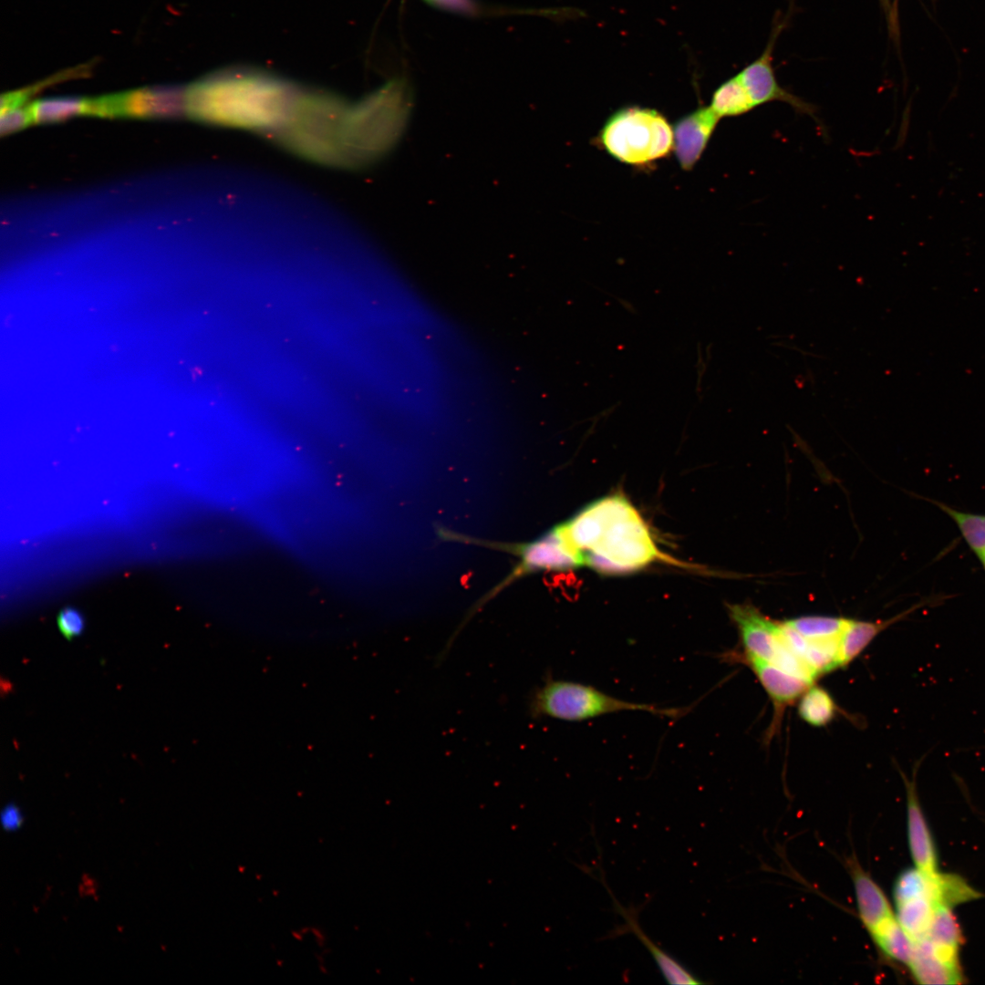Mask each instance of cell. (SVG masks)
Instances as JSON below:
<instances>
[{
  "label": "cell",
  "mask_w": 985,
  "mask_h": 985,
  "mask_svg": "<svg viewBox=\"0 0 985 985\" xmlns=\"http://www.w3.org/2000/svg\"><path fill=\"white\" fill-rule=\"evenodd\" d=\"M560 524L585 565L602 575L634 574L658 561L687 566L659 549L648 523L620 493L592 502Z\"/></svg>",
  "instance_id": "obj_1"
},
{
  "label": "cell",
  "mask_w": 985,
  "mask_h": 985,
  "mask_svg": "<svg viewBox=\"0 0 985 985\" xmlns=\"http://www.w3.org/2000/svg\"><path fill=\"white\" fill-rule=\"evenodd\" d=\"M302 88L251 68H228L185 88V114L196 120L268 136L288 117Z\"/></svg>",
  "instance_id": "obj_2"
},
{
  "label": "cell",
  "mask_w": 985,
  "mask_h": 985,
  "mask_svg": "<svg viewBox=\"0 0 985 985\" xmlns=\"http://www.w3.org/2000/svg\"><path fill=\"white\" fill-rule=\"evenodd\" d=\"M411 95L403 79H393L357 103H348L342 128L344 168L366 166L386 154L399 139Z\"/></svg>",
  "instance_id": "obj_3"
},
{
  "label": "cell",
  "mask_w": 985,
  "mask_h": 985,
  "mask_svg": "<svg viewBox=\"0 0 985 985\" xmlns=\"http://www.w3.org/2000/svg\"><path fill=\"white\" fill-rule=\"evenodd\" d=\"M598 144L614 159L646 165L674 148L673 128L658 110L627 107L612 114L600 130Z\"/></svg>",
  "instance_id": "obj_4"
},
{
  "label": "cell",
  "mask_w": 985,
  "mask_h": 985,
  "mask_svg": "<svg viewBox=\"0 0 985 985\" xmlns=\"http://www.w3.org/2000/svg\"><path fill=\"white\" fill-rule=\"evenodd\" d=\"M528 710L533 718L548 717L566 721H581L625 710L647 711L669 718L684 713L680 709L627 701L589 685L552 678H547L531 693Z\"/></svg>",
  "instance_id": "obj_5"
},
{
  "label": "cell",
  "mask_w": 985,
  "mask_h": 985,
  "mask_svg": "<svg viewBox=\"0 0 985 985\" xmlns=\"http://www.w3.org/2000/svg\"><path fill=\"white\" fill-rule=\"evenodd\" d=\"M727 607L729 616L740 634L743 658L769 662L814 682L817 675L787 647L779 621L768 618L751 604H731Z\"/></svg>",
  "instance_id": "obj_6"
},
{
  "label": "cell",
  "mask_w": 985,
  "mask_h": 985,
  "mask_svg": "<svg viewBox=\"0 0 985 985\" xmlns=\"http://www.w3.org/2000/svg\"><path fill=\"white\" fill-rule=\"evenodd\" d=\"M185 114V88L161 86L92 98L98 117H175Z\"/></svg>",
  "instance_id": "obj_7"
},
{
  "label": "cell",
  "mask_w": 985,
  "mask_h": 985,
  "mask_svg": "<svg viewBox=\"0 0 985 985\" xmlns=\"http://www.w3.org/2000/svg\"><path fill=\"white\" fill-rule=\"evenodd\" d=\"M779 31L780 26L774 28L773 36H771L762 55L744 67L738 76L755 107L773 101L783 102L796 112L809 115L816 120L815 107L782 88L775 78L772 61Z\"/></svg>",
  "instance_id": "obj_8"
},
{
  "label": "cell",
  "mask_w": 985,
  "mask_h": 985,
  "mask_svg": "<svg viewBox=\"0 0 985 985\" xmlns=\"http://www.w3.org/2000/svg\"><path fill=\"white\" fill-rule=\"evenodd\" d=\"M601 882L607 888L613 900L614 911L620 915L625 924L616 927L605 938H613L624 934H633L648 950L656 961L661 974L670 984H701L703 981L698 979L687 968L682 966L677 959L657 946L642 930L638 924V912L637 907H623L613 896L610 888L605 882L604 873L601 871Z\"/></svg>",
  "instance_id": "obj_9"
},
{
  "label": "cell",
  "mask_w": 985,
  "mask_h": 985,
  "mask_svg": "<svg viewBox=\"0 0 985 985\" xmlns=\"http://www.w3.org/2000/svg\"><path fill=\"white\" fill-rule=\"evenodd\" d=\"M720 120L709 107H701L674 125V151L680 167L691 170L706 149Z\"/></svg>",
  "instance_id": "obj_10"
},
{
  "label": "cell",
  "mask_w": 985,
  "mask_h": 985,
  "mask_svg": "<svg viewBox=\"0 0 985 985\" xmlns=\"http://www.w3.org/2000/svg\"><path fill=\"white\" fill-rule=\"evenodd\" d=\"M918 762L914 767V775L909 780L902 772L901 775L907 793V836L910 854L916 867L926 875L938 873V855L932 835L921 808L916 786V772Z\"/></svg>",
  "instance_id": "obj_11"
},
{
  "label": "cell",
  "mask_w": 985,
  "mask_h": 985,
  "mask_svg": "<svg viewBox=\"0 0 985 985\" xmlns=\"http://www.w3.org/2000/svg\"><path fill=\"white\" fill-rule=\"evenodd\" d=\"M743 659L772 700L776 713L781 714L786 706L799 699L813 685V682L769 662L755 658Z\"/></svg>",
  "instance_id": "obj_12"
},
{
  "label": "cell",
  "mask_w": 985,
  "mask_h": 985,
  "mask_svg": "<svg viewBox=\"0 0 985 985\" xmlns=\"http://www.w3.org/2000/svg\"><path fill=\"white\" fill-rule=\"evenodd\" d=\"M849 863L860 919L871 933L895 915L886 895L872 877L857 862Z\"/></svg>",
  "instance_id": "obj_13"
},
{
  "label": "cell",
  "mask_w": 985,
  "mask_h": 985,
  "mask_svg": "<svg viewBox=\"0 0 985 985\" xmlns=\"http://www.w3.org/2000/svg\"><path fill=\"white\" fill-rule=\"evenodd\" d=\"M907 966L913 978L920 984H958L963 981L960 967L938 956L927 938L914 942L913 954Z\"/></svg>",
  "instance_id": "obj_14"
},
{
  "label": "cell",
  "mask_w": 985,
  "mask_h": 985,
  "mask_svg": "<svg viewBox=\"0 0 985 985\" xmlns=\"http://www.w3.org/2000/svg\"><path fill=\"white\" fill-rule=\"evenodd\" d=\"M926 603H918L898 615L877 621L849 619L841 637L840 664L845 666L855 659L883 630L904 619Z\"/></svg>",
  "instance_id": "obj_15"
},
{
  "label": "cell",
  "mask_w": 985,
  "mask_h": 985,
  "mask_svg": "<svg viewBox=\"0 0 985 985\" xmlns=\"http://www.w3.org/2000/svg\"><path fill=\"white\" fill-rule=\"evenodd\" d=\"M927 938L938 956L950 964L959 966V949L963 937L951 907L935 906Z\"/></svg>",
  "instance_id": "obj_16"
},
{
  "label": "cell",
  "mask_w": 985,
  "mask_h": 985,
  "mask_svg": "<svg viewBox=\"0 0 985 985\" xmlns=\"http://www.w3.org/2000/svg\"><path fill=\"white\" fill-rule=\"evenodd\" d=\"M869 934L884 956L908 965L914 950V941L900 926L896 916L883 922Z\"/></svg>",
  "instance_id": "obj_17"
},
{
  "label": "cell",
  "mask_w": 985,
  "mask_h": 985,
  "mask_svg": "<svg viewBox=\"0 0 985 985\" xmlns=\"http://www.w3.org/2000/svg\"><path fill=\"white\" fill-rule=\"evenodd\" d=\"M33 122H50L78 115H91V98L75 97L48 98L28 106Z\"/></svg>",
  "instance_id": "obj_18"
},
{
  "label": "cell",
  "mask_w": 985,
  "mask_h": 985,
  "mask_svg": "<svg viewBox=\"0 0 985 985\" xmlns=\"http://www.w3.org/2000/svg\"><path fill=\"white\" fill-rule=\"evenodd\" d=\"M896 905V918L911 939L916 942L926 938L935 910L933 901L920 897Z\"/></svg>",
  "instance_id": "obj_19"
},
{
  "label": "cell",
  "mask_w": 985,
  "mask_h": 985,
  "mask_svg": "<svg viewBox=\"0 0 985 985\" xmlns=\"http://www.w3.org/2000/svg\"><path fill=\"white\" fill-rule=\"evenodd\" d=\"M710 108L720 118L738 117L756 107L738 75L723 82L713 93Z\"/></svg>",
  "instance_id": "obj_20"
},
{
  "label": "cell",
  "mask_w": 985,
  "mask_h": 985,
  "mask_svg": "<svg viewBox=\"0 0 985 985\" xmlns=\"http://www.w3.org/2000/svg\"><path fill=\"white\" fill-rule=\"evenodd\" d=\"M929 877L930 899L935 906L941 905L952 908L982 896L958 875L938 872Z\"/></svg>",
  "instance_id": "obj_21"
},
{
  "label": "cell",
  "mask_w": 985,
  "mask_h": 985,
  "mask_svg": "<svg viewBox=\"0 0 985 985\" xmlns=\"http://www.w3.org/2000/svg\"><path fill=\"white\" fill-rule=\"evenodd\" d=\"M933 503L951 518L969 549L980 559L985 553V514L962 512L943 503Z\"/></svg>",
  "instance_id": "obj_22"
},
{
  "label": "cell",
  "mask_w": 985,
  "mask_h": 985,
  "mask_svg": "<svg viewBox=\"0 0 985 985\" xmlns=\"http://www.w3.org/2000/svg\"><path fill=\"white\" fill-rule=\"evenodd\" d=\"M835 710L836 707L832 696L821 687L811 686L800 697L799 716L812 726H825L834 719Z\"/></svg>",
  "instance_id": "obj_23"
},
{
  "label": "cell",
  "mask_w": 985,
  "mask_h": 985,
  "mask_svg": "<svg viewBox=\"0 0 985 985\" xmlns=\"http://www.w3.org/2000/svg\"><path fill=\"white\" fill-rule=\"evenodd\" d=\"M848 618L826 616H804L786 620L798 633L810 639L841 638Z\"/></svg>",
  "instance_id": "obj_24"
},
{
  "label": "cell",
  "mask_w": 985,
  "mask_h": 985,
  "mask_svg": "<svg viewBox=\"0 0 985 985\" xmlns=\"http://www.w3.org/2000/svg\"><path fill=\"white\" fill-rule=\"evenodd\" d=\"M920 897L930 898L929 876L917 867L903 871L898 876L894 887L896 904Z\"/></svg>",
  "instance_id": "obj_25"
},
{
  "label": "cell",
  "mask_w": 985,
  "mask_h": 985,
  "mask_svg": "<svg viewBox=\"0 0 985 985\" xmlns=\"http://www.w3.org/2000/svg\"><path fill=\"white\" fill-rule=\"evenodd\" d=\"M32 122L28 107L20 106L1 110L0 131L2 134L18 130Z\"/></svg>",
  "instance_id": "obj_26"
},
{
  "label": "cell",
  "mask_w": 985,
  "mask_h": 985,
  "mask_svg": "<svg viewBox=\"0 0 985 985\" xmlns=\"http://www.w3.org/2000/svg\"><path fill=\"white\" fill-rule=\"evenodd\" d=\"M58 627L66 637L78 635L84 627L81 614L72 608L63 610L57 617Z\"/></svg>",
  "instance_id": "obj_27"
},
{
  "label": "cell",
  "mask_w": 985,
  "mask_h": 985,
  "mask_svg": "<svg viewBox=\"0 0 985 985\" xmlns=\"http://www.w3.org/2000/svg\"><path fill=\"white\" fill-rule=\"evenodd\" d=\"M431 5L446 10L472 13L474 11L472 0H424Z\"/></svg>",
  "instance_id": "obj_28"
},
{
  "label": "cell",
  "mask_w": 985,
  "mask_h": 985,
  "mask_svg": "<svg viewBox=\"0 0 985 985\" xmlns=\"http://www.w3.org/2000/svg\"><path fill=\"white\" fill-rule=\"evenodd\" d=\"M21 823V815L15 807H8L3 814V824L6 829H14Z\"/></svg>",
  "instance_id": "obj_29"
},
{
  "label": "cell",
  "mask_w": 985,
  "mask_h": 985,
  "mask_svg": "<svg viewBox=\"0 0 985 985\" xmlns=\"http://www.w3.org/2000/svg\"><path fill=\"white\" fill-rule=\"evenodd\" d=\"M980 561L981 562V564H982V565H983V568H984V570H985V553H984V554L982 555V556H981V557L980 558Z\"/></svg>",
  "instance_id": "obj_30"
}]
</instances>
